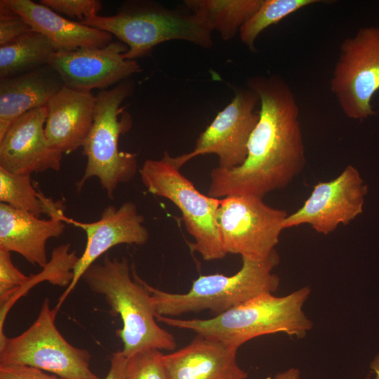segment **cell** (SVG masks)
I'll return each instance as SVG.
<instances>
[{"mask_svg":"<svg viewBox=\"0 0 379 379\" xmlns=\"http://www.w3.org/2000/svg\"><path fill=\"white\" fill-rule=\"evenodd\" d=\"M262 0H187L191 13L208 31L216 30L225 40L234 37L255 13Z\"/></svg>","mask_w":379,"mask_h":379,"instance_id":"44dd1931","label":"cell"},{"mask_svg":"<svg viewBox=\"0 0 379 379\" xmlns=\"http://www.w3.org/2000/svg\"><path fill=\"white\" fill-rule=\"evenodd\" d=\"M330 89L345 115L363 121L376 114L371 100L379 90V27L360 28L340 44Z\"/></svg>","mask_w":379,"mask_h":379,"instance_id":"30bf717a","label":"cell"},{"mask_svg":"<svg viewBox=\"0 0 379 379\" xmlns=\"http://www.w3.org/2000/svg\"><path fill=\"white\" fill-rule=\"evenodd\" d=\"M65 215L40 219L1 203L0 249L17 253L29 263L44 268L48 262L46 243L49 239L63 233Z\"/></svg>","mask_w":379,"mask_h":379,"instance_id":"ac0fdd59","label":"cell"},{"mask_svg":"<svg viewBox=\"0 0 379 379\" xmlns=\"http://www.w3.org/2000/svg\"><path fill=\"white\" fill-rule=\"evenodd\" d=\"M371 368L373 370L375 377L374 378H367L366 379H379V355L371 364Z\"/></svg>","mask_w":379,"mask_h":379,"instance_id":"1f68e13d","label":"cell"},{"mask_svg":"<svg viewBox=\"0 0 379 379\" xmlns=\"http://www.w3.org/2000/svg\"><path fill=\"white\" fill-rule=\"evenodd\" d=\"M107 32L128 46L127 60L149 55L158 44L183 40L203 48L213 44L211 32L192 14L168 9L149 1H127L115 15H94L82 22Z\"/></svg>","mask_w":379,"mask_h":379,"instance_id":"8992f818","label":"cell"},{"mask_svg":"<svg viewBox=\"0 0 379 379\" xmlns=\"http://www.w3.org/2000/svg\"><path fill=\"white\" fill-rule=\"evenodd\" d=\"M0 201L14 208L30 213L37 217L65 215L64 206L35 190L31 175L13 174L0 168Z\"/></svg>","mask_w":379,"mask_h":379,"instance_id":"603a6c76","label":"cell"},{"mask_svg":"<svg viewBox=\"0 0 379 379\" xmlns=\"http://www.w3.org/2000/svg\"><path fill=\"white\" fill-rule=\"evenodd\" d=\"M29 279L30 276L25 275L14 265L11 252L0 249L1 328L4 326L11 302Z\"/></svg>","mask_w":379,"mask_h":379,"instance_id":"d4e9b609","label":"cell"},{"mask_svg":"<svg viewBox=\"0 0 379 379\" xmlns=\"http://www.w3.org/2000/svg\"><path fill=\"white\" fill-rule=\"evenodd\" d=\"M258 103L259 97L251 88L236 91L231 102L199 135L194 149L171 157L173 163L180 168L197 156L215 154L221 168L229 170L242 165L247 157L249 138L259 119V113L255 111Z\"/></svg>","mask_w":379,"mask_h":379,"instance_id":"8fae6325","label":"cell"},{"mask_svg":"<svg viewBox=\"0 0 379 379\" xmlns=\"http://www.w3.org/2000/svg\"><path fill=\"white\" fill-rule=\"evenodd\" d=\"M65 86L60 75L50 65L18 76L0 78V139L18 118L47 106Z\"/></svg>","mask_w":379,"mask_h":379,"instance_id":"d6986e66","label":"cell"},{"mask_svg":"<svg viewBox=\"0 0 379 379\" xmlns=\"http://www.w3.org/2000/svg\"><path fill=\"white\" fill-rule=\"evenodd\" d=\"M0 379H64L55 374L21 364H0Z\"/></svg>","mask_w":379,"mask_h":379,"instance_id":"f1b7e54d","label":"cell"},{"mask_svg":"<svg viewBox=\"0 0 379 379\" xmlns=\"http://www.w3.org/2000/svg\"><path fill=\"white\" fill-rule=\"evenodd\" d=\"M320 0H262L255 13L239 30L240 39L251 51L255 42L267 27L305 6L320 3Z\"/></svg>","mask_w":379,"mask_h":379,"instance_id":"cb8c5ba5","label":"cell"},{"mask_svg":"<svg viewBox=\"0 0 379 379\" xmlns=\"http://www.w3.org/2000/svg\"><path fill=\"white\" fill-rule=\"evenodd\" d=\"M241 259L242 266L237 273L201 275L185 293L166 292L145 281L157 314L173 317L208 310L216 316L261 293H273L278 289L280 279L273 273L280 260L276 250L263 260Z\"/></svg>","mask_w":379,"mask_h":379,"instance_id":"277c9868","label":"cell"},{"mask_svg":"<svg viewBox=\"0 0 379 379\" xmlns=\"http://www.w3.org/2000/svg\"><path fill=\"white\" fill-rule=\"evenodd\" d=\"M66 223L81 228L86 233V244L82 255L74 267L73 279L59 297L54 307L58 311L76 287L85 271L98 258L112 247L121 244L142 246L149 240V231L143 225L145 218L139 213L136 205L126 201L119 207L109 205L100 218L92 222H82L63 218Z\"/></svg>","mask_w":379,"mask_h":379,"instance_id":"4fadbf2b","label":"cell"},{"mask_svg":"<svg viewBox=\"0 0 379 379\" xmlns=\"http://www.w3.org/2000/svg\"><path fill=\"white\" fill-rule=\"evenodd\" d=\"M274 379H300V371L297 368H291L278 373Z\"/></svg>","mask_w":379,"mask_h":379,"instance_id":"4dcf8cb0","label":"cell"},{"mask_svg":"<svg viewBox=\"0 0 379 379\" xmlns=\"http://www.w3.org/2000/svg\"><path fill=\"white\" fill-rule=\"evenodd\" d=\"M32 30L27 22L0 1V46L6 45Z\"/></svg>","mask_w":379,"mask_h":379,"instance_id":"83f0119b","label":"cell"},{"mask_svg":"<svg viewBox=\"0 0 379 379\" xmlns=\"http://www.w3.org/2000/svg\"><path fill=\"white\" fill-rule=\"evenodd\" d=\"M134 88L133 81L127 79L96 95L94 121L82 145V154L87 161L83 175L76 183L78 190L90 178H97L107 197L112 199L118 185L135 176V155L120 151L118 145L119 136L132 125L130 114L124 112L125 107L121 105Z\"/></svg>","mask_w":379,"mask_h":379,"instance_id":"5b68a950","label":"cell"},{"mask_svg":"<svg viewBox=\"0 0 379 379\" xmlns=\"http://www.w3.org/2000/svg\"><path fill=\"white\" fill-rule=\"evenodd\" d=\"M39 3L56 13L76 18L79 22L97 15L102 8L99 0H41Z\"/></svg>","mask_w":379,"mask_h":379,"instance_id":"4316f807","label":"cell"},{"mask_svg":"<svg viewBox=\"0 0 379 379\" xmlns=\"http://www.w3.org/2000/svg\"><path fill=\"white\" fill-rule=\"evenodd\" d=\"M56 51L48 37L32 29L0 46V78L18 76L48 65Z\"/></svg>","mask_w":379,"mask_h":379,"instance_id":"7402d4cb","label":"cell"},{"mask_svg":"<svg viewBox=\"0 0 379 379\" xmlns=\"http://www.w3.org/2000/svg\"><path fill=\"white\" fill-rule=\"evenodd\" d=\"M237 348L197 336L186 346L163 355L168 379H246L237 361Z\"/></svg>","mask_w":379,"mask_h":379,"instance_id":"2e32d148","label":"cell"},{"mask_svg":"<svg viewBox=\"0 0 379 379\" xmlns=\"http://www.w3.org/2000/svg\"><path fill=\"white\" fill-rule=\"evenodd\" d=\"M81 279L93 292L102 295L110 313L119 315L122 327L116 332L127 358L144 350H173V335L158 324L157 312L145 281L129 266L126 258H111L93 264Z\"/></svg>","mask_w":379,"mask_h":379,"instance_id":"7a4b0ae2","label":"cell"},{"mask_svg":"<svg viewBox=\"0 0 379 379\" xmlns=\"http://www.w3.org/2000/svg\"><path fill=\"white\" fill-rule=\"evenodd\" d=\"M310 292V287L304 286L284 296L261 293L210 319H180L157 314V320L237 349L250 340L272 333L301 338L313 326L302 310Z\"/></svg>","mask_w":379,"mask_h":379,"instance_id":"3957f363","label":"cell"},{"mask_svg":"<svg viewBox=\"0 0 379 379\" xmlns=\"http://www.w3.org/2000/svg\"><path fill=\"white\" fill-rule=\"evenodd\" d=\"M288 214L273 208L262 198L236 194L223 197L217 223L226 253L260 260L275 250Z\"/></svg>","mask_w":379,"mask_h":379,"instance_id":"9c48e42d","label":"cell"},{"mask_svg":"<svg viewBox=\"0 0 379 379\" xmlns=\"http://www.w3.org/2000/svg\"><path fill=\"white\" fill-rule=\"evenodd\" d=\"M248 86L259 97V119L243 164L211 171L208 195L214 198L244 194L263 199L288 186L305 165L299 107L291 88L277 74L253 77Z\"/></svg>","mask_w":379,"mask_h":379,"instance_id":"6da1fadb","label":"cell"},{"mask_svg":"<svg viewBox=\"0 0 379 379\" xmlns=\"http://www.w3.org/2000/svg\"><path fill=\"white\" fill-rule=\"evenodd\" d=\"M46 117V106L25 113L11 125L0 139V168L27 175L60 170L63 154L48 143Z\"/></svg>","mask_w":379,"mask_h":379,"instance_id":"9a60e30c","label":"cell"},{"mask_svg":"<svg viewBox=\"0 0 379 379\" xmlns=\"http://www.w3.org/2000/svg\"><path fill=\"white\" fill-rule=\"evenodd\" d=\"M164 152L159 159H147L139 169L143 185L156 196L171 201L180 211L187 232L194 241L190 244L206 261L222 259L224 250L217 223V212L221 199L200 192L181 173Z\"/></svg>","mask_w":379,"mask_h":379,"instance_id":"52a82bcc","label":"cell"},{"mask_svg":"<svg viewBox=\"0 0 379 379\" xmlns=\"http://www.w3.org/2000/svg\"><path fill=\"white\" fill-rule=\"evenodd\" d=\"M58 312L46 298L27 329L0 338V364L26 365L64 379H100L90 368L91 353L70 344L57 328Z\"/></svg>","mask_w":379,"mask_h":379,"instance_id":"ba28073f","label":"cell"},{"mask_svg":"<svg viewBox=\"0 0 379 379\" xmlns=\"http://www.w3.org/2000/svg\"><path fill=\"white\" fill-rule=\"evenodd\" d=\"M96 95L63 87L47 105L45 133L49 145L63 154L82 147L94 121Z\"/></svg>","mask_w":379,"mask_h":379,"instance_id":"e0dca14e","label":"cell"},{"mask_svg":"<svg viewBox=\"0 0 379 379\" xmlns=\"http://www.w3.org/2000/svg\"><path fill=\"white\" fill-rule=\"evenodd\" d=\"M32 29L48 37L57 51L102 48L112 41L107 32L65 18L51 8L31 0H4Z\"/></svg>","mask_w":379,"mask_h":379,"instance_id":"ffe728a7","label":"cell"},{"mask_svg":"<svg viewBox=\"0 0 379 379\" xmlns=\"http://www.w3.org/2000/svg\"><path fill=\"white\" fill-rule=\"evenodd\" d=\"M367 191L358 170L349 165L334 179L315 185L303 205L286 218L284 228L309 225L327 235L362 212Z\"/></svg>","mask_w":379,"mask_h":379,"instance_id":"7c38bea8","label":"cell"},{"mask_svg":"<svg viewBox=\"0 0 379 379\" xmlns=\"http://www.w3.org/2000/svg\"><path fill=\"white\" fill-rule=\"evenodd\" d=\"M128 46L111 41L102 48H82L56 51L50 65L62 77L65 86L79 91L105 90L142 71L138 62L124 58Z\"/></svg>","mask_w":379,"mask_h":379,"instance_id":"5bb4252c","label":"cell"},{"mask_svg":"<svg viewBox=\"0 0 379 379\" xmlns=\"http://www.w3.org/2000/svg\"><path fill=\"white\" fill-rule=\"evenodd\" d=\"M128 358L119 351L110 357L109 369L105 379H124Z\"/></svg>","mask_w":379,"mask_h":379,"instance_id":"f546056e","label":"cell"},{"mask_svg":"<svg viewBox=\"0 0 379 379\" xmlns=\"http://www.w3.org/2000/svg\"><path fill=\"white\" fill-rule=\"evenodd\" d=\"M161 350L150 349L128 358L124 379H168Z\"/></svg>","mask_w":379,"mask_h":379,"instance_id":"484cf974","label":"cell"}]
</instances>
